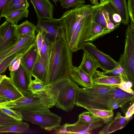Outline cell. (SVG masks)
I'll return each mask as SVG.
<instances>
[{
    "label": "cell",
    "instance_id": "7402d4cb",
    "mask_svg": "<svg viewBox=\"0 0 134 134\" xmlns=\"http://www.w3.org/2000/svg\"><path fill=\"white\" fill-rule=\"evenodd\" d=\"M47 64L39 54L31 72L32 76L46 85H47Z\"/></svg>",
    "mask_w": 134,
    "mask_h": 134
},
{
    "label": "cell",
    "instance_id": "e0dca14e",
    "mask_svg": "<svg viewBox=\"0 0 134 134\" xmlns=\"http://www.w3.org/2000/svg\"><path fill=\"white\" fill-rule=\"evenodd\" d=\"M37 14L38 20L53 18L54 6L49 0H30Z\"/></svg>",
    "mask_w": 134,
    "mask_h": 134
},
{
    "label": "cell",
    "instance_id": "484cf974",
    "mask_svg": "<svg viewBox=\"0 0 134 134\" xmlns=\"http://www.w3.org/2000/svg\"><path fill=\"white\" fill-rule=\"evenodd\" d=\"M116 12L121 16V23L127 25L129 22V16L126 0H108Z\"/></svg>",
    "mask_w": 134,
    "mask_h": 134
},
{
    "label": "cell",
    "instance_id": "7a4b0ae2",
    "mask_svg": "<svg viewBox=\"0 0 134 134\" xmlns=\"http://www.w3.org/2000/svg\"><path fill=\"white\" fill-rule=\"evenodd\" d=\"M72 52L65 38L52 43L47 68V85L69 77L73 67Z\"/></svg>",
    "mask_w": 134,
    "mask_h": 134
},
{
    "label": "cell",
    "instance_id": "83f0119b",
    "mask_svg": "<svg viewBox=\"0 0 134 134\" xmlns=\"http://www.w3.org/2000/svg\"><path fill=\"white\" fill-rule=\"evenodd\" d=\"M37 26L27 20L19 25H15L16 34L18 39L37 31Z\"/></svg>",
    "mask_w": 134,
    "mask_h": 134
},
{
    "label": "cell",
    "instance_id": "9c48e42d",
    "mask_svg": "<svg viewBox=\"0 0 134 134\" xmlns=\"http://www.w3.org/2000/svg\"><path fill=\"white\" fill-rule=\"evenodd\" d=\"M36 26L37 31L42 32L45 37L52 42L65 38L61 18L38 20Z\"/></svg>",
    "mask_w": 134,
    "mask_h": 134
},
{
    "label": "cell",
    "instance_id": "7c38bea8",
    "mask_svg": "<svg viewBox=\"0 0 134 134\" xmlns=\"http://www.w3.org/2000/svg\"><path fill=\"white\" fill-rule=\"evenodd\" d=\"M83 49L86 50L94 58L104 72L114 69L119 66L118 62L99 50L90 42H85Z\"/></svg>",
    "mask_w": 134,
    "mask_h": 134
},
{
    "label": "cell",
    "instance_id": "681fc988",
    "mask_svg": "<svg viewBox=\"0 0 134 134\" xmlns=\"http://www.w3.org/2000/svg\"><path fill=\"white\" fill-rule=\"evenodd\" d=\"M6 76L5 75H0V82Z\"/></svg>",
    "mask_w": 134,
    "mask_h": 134
},
{
    "label": "cell",
    "instance_id": "cb8c5ba5",
    "mask_svg": "<svg viewBox=\"0 0 134 134\" xmlns=\"http://www.w3.org/2000/svg\"><path fill=\"white\" fill-rule=\"evenodd\" d=\"M112 31L105 28L93 20L85 34V42L93 41Z\"/></svg>",
    "mask_w": 134,
    "mask_h": 134
},
{
    "label": "cell",
    "instance_id": "6da1fadb",
    "mask_svg": "<svg viewBox=\"0 0 134 134\" xmlns=\"http://www.w3.org/2000/svg\"><path fill=\"white\" fill-rule=\"evenodd\" d=\"M59 91L47 85L44 89L24 95L14 101L3 103L1 108L11 109L21 112H51L49 108L54 106Z\"/></svg>",
    "mask_w": 134,
    "mask_h": 134
},
{
    "label": "cell",
    "instance_id": "f907efd6",
    "mask_svg": "<svg viewBox=\"0 0 134 134\" xmlns=\"http://www.w3.org/2000/svg\"><path fill=\"white\" fill-rule=\"evenodd\" d=\"M52 1L54 2V3L56 5H57V3L59 1V0H52Z\"/></svg>",
    "mask_w": 134,
    "mask_h": 134
},
{
    "label": "cell",
    "instance_id": "603a6c76",
    "mask_svg": "<svg viewBox=\"0 0 134 134\" xmlns=\"http://www.w3.org/2000/svg\"><path fill=\"white\" fill-rule=\"evenodd\" d=\"M83 55L81 62L79 66L93 78L97 69L99 65L94 58L86 50L83 49Z\"/></svg>",
    "mask_w": 134,
    "mask_h": 134
},
{
    "label": "cell",
    "instance_id": "bcb514c9",
    "mask_svg": "<svg viewBox=\"0 0 134 134\" xmlns=\"http://www.w3.org/2000/svg\"><path fill=\"white\" fill-rule=\"evenodd\" d=\"M91 3L94 5H98L102 3L107 0H89Z\"/></svg>",
    "mask_w": 134,
    "mask_h": 134
},
{
    "label": "cell",
    "instance_id": "30bf717a",
    "mask_svg": "<svg viewBox=\"0 0 134 134\" xmlns=\"http://www.w3.org/2000/svg\"><path fill=\"white\" fill-rule=\"evenodd\" d=\"M93 9L83 18L75 29L70 40L68 43L71 51L75 52L82 49L85 42V34L92 22Z\"/></svg>",
    "mask_w": 134,
    "mask_h": 134
},
{
    "label": "cell",
    "instance_id": "f35d334b",
    "mask_svg": "<svg viewBox=\"0 0 134 134\" xmlns=\"http://www.w3.org/2000/svg\"><path fill=\"white\" fill-rule=\"evenodd\" d=\"M16 54H14L8 57L0 63V75L4 72Z\"/></svg>",
    "mask_w": 134,
    "mask_h": 134
},
{
    "label": "cell",
    "instance_id": "f6af8a7d",
    "mask_svg": "<svg viewBox=\"0 0 134 134\" xmlns=\"http://www.w3.org/2000/svg\"><path fill=\"white\" fill-rule=\"evenodd\" d=\"M134 113V104L133 103L127 110L125 117L126 118L130 119Z\"/></svg>",
    "mask_w": 134,
    "mask_h": 134
},
{
    "label": "cell",
    "instance_id": "7dc6e473",
    "mask_svg": "<svg viewBox=\"0 0 134 134\" xmlns=\"http://www.w3.org/2000/svg\"><path fill=\"white\" fill-rule=\"evenodd\" d=\"M8 101H9L8 99L0 95V105Z\"/></svg>",
    "mask_w": 134,
    "mask_h": 134
},
{
    "label": "cell",
    "instance_id": "d6986e66",
    "mask_svg": "<svg viewBox=\"0 0 134 134\" xmlns=\"http://www.w3.org/2000/svg\"><path fill=\"white\" fill-rule=\"evenodd\" d=\"M69 77L82 88L89 87L94 84L93 77L79 66H73Z\"/></svg>",
    "mask_w": 134,
    "mask_h": 134
},
{
    "label": "cell",
    "instance_id": "d4e9b609",
    "mask_svg": "<svg viewBox=\"0 0 134 134\" xmlns=\"http://www.w3.org/2000/svg\"><path fill=\"white\" fill-rule=\"evenodd\" d=\"M93 78L94 83L104 85H117L121 82L120 75L109 76L104 74L103 72L97 70Z\"/></svg>",
    "mask_w": 134,
    "mask_h": 134
},
{
    "label": "cell",
    "instance_id": "4dcf8cb0",
    "mask_svg": "<svg viewBox=\"0 0 134 134\" xmlns=\"http://www.w3.org/2000/svg\"><path fill=\"white\" fill-rule=\"evenodd\" d=\"M29 129V124L26 122L23 121L21 123L17 125L0 128V133L10 132L22 133Z\"/></svg>",
    "mask_w": 134,
    "mask_h": 134
},
{
    "label": "cell",
    "instance_id": "ac0fdd59",
    "mask_svg": "<svg viewBox=\"0 0 134 134\" xmlns=\"http://www.w3.org/2000/svg\"><path fill=\"white\" fill-rule=\"evenodd\" d=\"M118 85L109 86L94 83L89 87L80 88L77 89L76 95L95 97L108 93Z\"/></svg>",
    "mask_w": 134,
    "mask_h": 134
},
{
    "label": "cell",
    "instance_id": "5bb4252c",
    "mask_svg": "<svg viewBox=\"0 0 134 134\" xmlns=\"http://www.w3.org/2000/svg\"><path fill=\"white\" fill-rule=\"evenodd\" d=\"M35 36L29 34L19 39L5 50L0 52V63L4 59L12 54L24 53L35 41Z\"/></svg>",
    "mask_w": 134,
    "mask_h": 134
},
{
    "label": "cell",
    "instance_id": "7bdbcfd3",
    "mask_svg": "<svg viewBox=\"0 0 134 134\" xmlns=\"http://www.w3.org/2000/svg\"><path fill=\"white\" fill-rule=\"evenodd\" d=\"M118 67L111 70L104 72L103 73L105 75L109 76H119L121 75V74L119 71Z\"/></svg>",
    "mask_w": 134,
    "mask_h": 134
},
{
    "label": "cell",
    "instance_id": "3957f363",
    "mask_svg": "<svg viewBox=\"0 0 134 134\" xmlns=\"http://www.w3.org/2000/svg\"><path fill=\"white\" fill-rule=\"evenodd\" d=\"M134 98V95L115 87L108 93L95 97L76 95L75 105L85 109L113 110L124 107L128 102L133 100Z\"/></svg>",
    "mask_w": 134,
    "mask_h": 134
},
{
    "label": "cell",
    "instance_id": "f1b7e54d",
    "mask_svg": "<svg viewBox=\"0 0 134 134\" xmlns=\"http://www.w3.org/2000/svg\"><path fill=\"white\" fill-rule=\"evenodd\" d=\"M85 109L100 119L104 124H107L113 120L114 116L113 110H105L93 108H88Z\"/></svg>",
    "mask_w": 134,
    "mask_h": 134
},
{
    "label": "cell",
    "instance_id": "b9f144b4",
    "mask_svg": "<svg viewBox=\"0 0 134 134\" xmlns=\"http://www.w3.org/2000/svg\"><path fill=\"white\" fill-rule=\"evenodd\" d=\"M37 32V34L36 37L35 41L37 45L38 54L40 55V50L45 36L41 31H39Z\"/></svg>",
    "mask_w": 134,
    "mask_h": 134
},
{
    "label": "cell",
    "instance_id": "8992f818",
    "mask_svg": "<svg viewBox=\"0 0 134 134\" xmlns=\"http://www.w3.org/2000/svg\"><path fill=\"white\" fill-rule=\"evenodd\" d=\"M90 4L81 5L65 12L60 18L65 39L68 43L77 26L85 16L93 8Z\"/></svg>",
    "mask_w": 134,
    "mask_h": 134
},
{
    "label": "cell",
    "instance_id": "52a82bcc",
    "mask_svg": "<svg viewBox=\"0 0 134 134\" xmlns=\"http://www.w3.org/2000/svg\"><path fill=\"white\" fill-rule=\"evenodd\" d=\"M23 120L36 124L41 128L51 131L60 127L62 118L51 112L49 113L21 112Z\"/></svg>",
    "mask_w": 134,
    "mask_h": 134
},
{
    "label": "cell",
    "instance_id": "836d02e7",
    "mask_svg": "<svg viewBox=\"0 0 134 134\" xmlns=\"http://www.w3.org/2000/svg\"><path fill=\"white\" fill-rule=\"evenodd\" d=\"M78 118L79 120L91 124L97 123L101 121L89 111L82 113L79 115Z\"/></svg>",
    "mask_w": 134,
    "mask_h": 134
},
{
    "label": "cell",
    "instance_id": "4fadbf2b",
    "mask_svg": "<svg viewBox=\"0 0 134 134\" xmlns=\"http://www.w3.org/2000/svg\"><path fill=\"white\" fill-rule=\"evenodd\" d=\"M10 75L12 81L23 95L32 93L28 88L32 76L21 63L18 68L13 72H10Z\"/></svg>",
    "mask_w": 134,
    "mask_h": 134
},
{
    "label": "cell",
    "instance_id": "ee69618b",
    "mask_svg": "<svg viewBox=\"0 0 134 134\" xmlns=\"http://www.w3.org/2000/svg\"><path fill=\"white\" fill-rule=\"evenodd\" d=\"M11 0H0V20L2 17L3 10L5 6Z\"/></svg>",
    "mask_w": 134,
    "mask_h": 134
},
{
    "label": "cell",
    "instance_id": "e575fe53",
    "mask_svg": "<svg viewBox=\"0 0 134 134\" xmlns=\"http://www.w3.org/2000/svg\"><path fill=\"white\" fill-rule=\"evenodd\" d=\"M47 87L41 82L35 79L32 80L28 86V90L33 93L42 90Z\"/></svg>",
    "mask_w": 134,
    "mask_h": 134
},
{
    "label": "cell",
    "instance_id": "2e32d148",
    "mask_svg": "<svg viewBox=\"0 0 134 134\" xmlns=\"http://www.w3.org/2000/svg\"><path fill=\"white\" fill-rule=\"evenodd\" d=\"M0 95L10 101H14L24 95L6 76L0 82Z\"/></svg>",
    "mask_w": 134,
    "mask_h": 134
},
{
    "label": "cell",
    "instance_id": "ffe728a7",
    "mask_svg": "<svg viewBox=\"0 0 134 134\" xmlns=\"http://www.w3.org/2000/svg\"><path fill=\"white\" fill-rule=\"evenodd\" d=\"M38 55L37 45L35 40L21 57V64L31 74Z\"/></svg>",
    "mask_w": 134,
    "mask_h": 134
},
{
    "label": "cell",
    "instance_id": "816d5d0a",
    "mask_svg": "<svg viewBox=\"0 0 134 134\" xmlns=\"http://www.w3.org/2000/svg\"></svg>",
    "mask_w": 134,
    "mask_h": 134
},
{
    "label": "cell",
    "instance_id": "d6a6232c",
    "mask_svg": "<svg viewBox=\"0 0 134 134\" xmlns=\"http://www.w3.org/2000/svg\"><path fill=\"white\" fill-rule=\"evenodd\" d=\"M52 43L44 36L40 50V56L41 59L47 63Z\"/></svg>",
    "mask_w": 134,
    "mask_h": 134
},
{
    "label": "cell",
    "instance_id": "9a60e30c",
    "mask_svg": "<svg viewBox=\"0 0 134 134\" xmlns=\"http://www.w3.org/2000/svg\"><path fill=\"white\" fill-rule=\"evenodd\" d=\"M15 33V25L7 21L0 26V52L19 41Z\"/></svg>",
    "mask_w": 134,
    "mask_h": 134
},
{
    "label": "cell",
    "instance_id": "8fae6325",
    "mask_svg": "<svg viewBox=\"0 0 134 134\" xmlns=\"http://www.w3.org/2000/svg\"><path fill=\"white\" fill-rule=\"evenodd\" d=\"M104 123L101 121L94 123L86 122L79 120L73 124L66 123L54 129L56 134H90L96 129L102 127Z\"/></svg>",
    "mask_w": 134,
    "mask_h": 134
},
{
    "label": "cell",
    "instance_id": "ab89813d",
    "mask_svg": "<svg viewBox=\"0 0 134 134\" xmlns=\"http://www.w3.org/2000/svg\"><path fill=\"white\" fill-rule=\"evenodd\" d=\"M120 77L121 82L120 84L117 85V87L126 92L134 95V92L133 90L128 86L126 83V81L124 80L121 75H120Z\"/></svg>",
    "mask_w": 134,
    "mask_h": 134
},
{
    "label": "cell",
    "instance_id": "277c9868",
    "mask_svg": "<svg viewBox=\"0 0 134 134\" xmlns=\"http://www.w3.org/2000/svg\"><path fill=\"white\" fill-rule=\"evenodd\" d=\"M47 85L59 91L54 106L66 112L71 111L75 105L76 91L79 87L78 85L69 76Z\"/></svg>",
    "mask_w": 134,
    "mask_h": 134
},
{
    "label": "cell",
    "instance_id": "60d3db41",
    "mask_svg": "<svg viewBox=\"0 0 134 134\" xmlns=\"http://www.w3.org/2000/svg\"><path fill=\"white\" fill-rule=\"evenodd\" d=\"M127 8L131 22L134 23V0H128Z\"/></svg>",
    "mask_w": 134,
    "mask_h": 134
},
{
    "label": "cell",
    "instance_id": "5b68a950",
    "mask_svg": "<svg viewBox=\"0 0 134 134\" xmlns=\"http://www.w3.org/2000/svg\"><path fill=\"white\" fill-rule=\"evenodd\" d=\"M124 70L129 81H134V23L131 22L125 32L124 52L118 62Z\"/></svg>",
    "mask_w": 134,
    "mask_h": 134
},
{
    "label": "cell",
    "instance_id": "c3c4849f",
    "mask_svg": "<svg viewBox=\"0 0 134 134\" xmlns=\"http://www.w3.org/2000/svg\"><path fill=\"white\" fill-rule=\"evenodd\" d=\"M126 83L128 86L130 88L132 87L133 83L130 81H127L126 82Z\"/></svg>",
    "mask_w": 134,
    "mask_h": 134
},
{
    "label": "cell",
    "instance_id": "74e56055",
    "mask_svg": "<svg viewBox=\"0 0 134 134\" xmlns=\"http://www.w3.org/2000/svg\"><path fill=\"white\" fill-rule=\"evenodd\" d=\"M0 108L3 111L14 119L18 120L23 121V116L21 112L8 108Z\"/></svg>",
    "mask_w": 134,
    "mask_h": 134
},
{
    "label": "cell",
    "instance_id": "44dd1931",
    "mask_svg": "<svg viewBox=\"0 0 134 134\" xmlns=\"http://www.w3.org/2000/svg\"><path fill=\"white\" fill-rule=\"evenodd\" d=\"M129 119L122 116L121 113L118 112L113 120L105 125L98 134H110L121 130L126 126Z\"/></svg>",
    "mask_w": 134,
    "mask_h": 134
},
{
    "label": "cell",
    "instance_id": "f546056e",
    "mask_svg": "<svg viewBox=\"0 0 134 134\" xmlns=\"http://www.w3.org/2000/svg\"><path fill=\"white\" fill-rule=\"evenodd\" d=\"M29 14L28 10L20 9L13 12L4 17L6 21L16 25L19 21L24 18H27Z\"/></svg>",
    "mask_w": 134,
    "mask_h": 134
},
{
    "label": "cell",
    "instance_id": "1f68e13d",
    "mask_svg": "<svg viewBox=\"0 0 134 134\" xmlns=\"http://www.w3.org/2000/svg\"><path fill=\"white\" fill-rule=\"evenodd\" d=\"M23 121L14 119L3 111L0 108V128L17 125Z\"/></svg>",
    "mask_w": 134,
    "mask_h": 134
},
{
    "label": "cell",
    "instance_id": "4316f807",
    "mask_svg": "<svg viewBox=\"0 0 134 134\" xmlns=\"http://www.w3.org/2000/svg\"><path fill=\"white\" fill-rule=\"evenodd\" d=\"M29 6L27 0H11L4 8L2 17L20 9H27Z\"/></svg>",
    "mask_w": 134,
    "mask_h": 134
},
{
    "label": "cell",
    "instance_id": "d590c367",
    "mask_svg": "<svg viewBox=\"0 0 134 134\" xmlns=\"http://www.w3.org/2000/svg\"><path fill=\"white\" fill-rule=\"evenodd\" d=\"M63 8H75L81 4H84V0H59V1Z\"/></svg>",
    "mask_w": 134,
    "mask_h": 134
},
{
    "label": "cell",
    "instance_id": "8d00e7d4",
    "mask_svg": "<svg viewBox=\"0 0 134 134\" xmlns=\"http://www.w3.org/2000/svg\"><path fill=\"white\" fill-rule=\"evenodd\" d=\"M23 53H19L15 55L9 66L10 72H13L18 68L21 63V59Z\"/></svg>",
    "mask_w": 134,
    "mask_h": 134
},
{
    "label": "cell",
    "instance_id": "ba28073f",
    "mask_svg": "<svg viewBox=\"0 0 134 134\" xmlns=\"http://www.w3.org/2000/svg\"><path fill=\"white\" fill-rule=\"evenodd\" d=\"M115 12L108 0L98 5H93V21L105 28L113 31L120 24L116 23L113 20V14Z\"/></svg>",
    "mask_w": 134,
    "mask_h": 134
}]
</instances>
